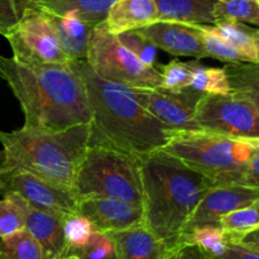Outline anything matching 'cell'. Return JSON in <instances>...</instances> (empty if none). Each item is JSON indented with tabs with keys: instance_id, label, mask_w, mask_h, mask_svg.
Returning a JSON list of instances; mask_svg holds the SVG:
<instances>
[{
	"instance_id": "1",
	"label": "cell",
	"mask_w": 259,
	"mask_h": 259,
	"mask_svg": "<svg viewBox=\"0 0 259 259\" xmlns=\"http://www.w3.org/2000/svg\"><path fill=\"white\" fill-rule=\"evenodd\" d=\"M85 83L91 110L89 146H101L136 157L163 148L175 131L152 115L134 89L101 78L85 60H71Z\"/></svg>"
},
{
	"instance_id": "2",
	"label": "cell",
	"mask_w": 259,
	"mask_h": 259,
	"mask_svg": "<svg viewBox=\"0 0 259 259\" xmlns=\"http://www.w3.org/2000/svg\"><path fill=\"white\" fill-rule=\"evenodd\" d=\"M0 78L24 114V126L62 131L91 120L85 83L72 63L27 65L0 56Z\"/></svg>"
},
{
	"instance_id": "3",
	"label": "cell",
	"mask_w": 259,
	"mask_h": 259,
	"mask_svg": "<svg viewBox=\"0 0 259 259\" xmlns=\"http://www.w3.org/2000/svg\"><path fill=\"white\" fill-rule=\"evenodd\" d=\"M143 225L167 248L180 242L190 218L214 185L162 149L139 157Z\"/></svg>"
},
{
	"instance_id": "4",
	"label": "cell",
	"mask_w": 259,
	"mask_h": 259,
	"mask_svg": "<svg viewBox=\"0 0 259 259\" xmlns=\"http://www.w3.org/2000/svg\"><path fill=\"white\" fill-rule=\"evenodd\" d=\"M90 123L62 131L29 128L0 132L2 166L27 169L76 194L78 166L89 147Z\"/></svg>"
},
{
	"instance_id": "5",
	"label": "cell",
	"mask_w": 259,
	"mask_h": 259,
	"mask_svg": "<svg viewBox=\"0 0 259 259\" xmlns=\"http://www.w3.org/2000/svg\"><path fill=\"white\" fill-rule=\"evenodd\" d=\"M162 151L206 177L214 186L240 185L254 153L252 147L240 139L204 131H175Z\"/></svg>"
},
{
	"instance_id": "6",
	"label": "cell",
	"mask_w": 259,
	"mask_h": 259,
	"mask_svg": "<svg viewBox=\"0 0 259 259\" xmlns=\"http://www.w3.org/2000/svg\"><path fill=\"white\" fill-rule=\"evenodd\" d=\"M76 194L114 197L143 206L139 157L101 146H89L78 166Z\"/></svg>"
},
{
	"instance_id": "7",
	"label": "cell",
	"mask_w": 259,
	"mask_h": 259,
	"mask_svg": "<svg viewBox=\"0 0 259 259\" xmlns=\"http://www.w3.org/2000/svg\"><path fill=\"white\" fill-rule=\"evenodd\" d=\"M85 61L101 78L123 83L132 89H156L162 86V75L156 66L142 62L126 50L104 23L91 30Z\"/></svg>"
},
{
	"instance_id": "8",
	"label": "cell",
	"mask_w": 259,
	"mask_h": 259,
	"mask_svg": "<svg viewBox=\"0 0 259 259\" xmlns=\"http://www.w3.org/2000/svg\"><path fill=\"white\" fill-rule=\"evenodd\" d=\"M13 51V58L27 65H67L71 58L57 39L50 17L28 8L22 19L4 35Z\"/></svg>"
},
{
	"instance_id": "9",
	"label": "cell",
	"mask_w": 259,
	"mask_h": 259,
	"mask_svg": "<svg viewBox=\"0 0 259 259\" xmlns=\"http://www.w3.org/2000/svg\"><path fill=\"white\" fill-rule=\"evenodd\" d=\"M200 129L235 139L259 138V114L233 95L204 94L195 109Z\"/></svg>"
},
{
	"instance_id": "10",
	"label": "cell",
	"mask_w": 259,
	"mask_h": 259,
	"mask_svg": "<svg viewBox=\"0 0 259 259\" xmlns=\"http://www.w3.org/2000/svg\"><path fill=\"white\" fill-rule=\"evenodd\" d=\"M15 192L32 206L55 214H76L80 197L27 169L17 167H0V195Z\"/></svg>"
},
{
	"instance_id": "11",
	"label": "cell",
	"mask_w": 259,
	"mask_h": 259,
	"mask_svg": "<svg viewBox=\"0 0 259 259\" xmlns=\"http://www.w3.org/2000/svg\"><path fill=\"white\" fill-rule=\"evenodd\" d=\"M134 91L139 103L172 131H201L195 120V109L204 94L190 88L180 93H171L162 88L134 89Z\"/></svg>"
},
{
	"instance_id": "12",
	"label": "cell",
	"mask_w": 259,
	"mask_h": 259,
	"mask_svg": "<svg viewBox=\"0 0 259 259\" xmlns=\"http://www.w3.org/2000/svg\"><path fill=\"white\" fill-rule=\"evenodd\" d=\"M78 214L94 229L104 233L119 232L143 224V206L114 197H83L78 200Z\"/></svg>"
},
{
	"instance_id": "13",
	"label": "cell",
	"mask_w": 259,
	"mask_h": 259,
	"mask_svg": "<svg viewBox=\"0 0 259 259\" xmlns=\"http://www.w3.org/2000/svg\"><path fill=\"white\" fill-rule=\"evenodd\" d=\"M259 200V189L244 185L212 186L190 218L187 229L202 224H218L223 215ZM184 234V233H182Z\"/></svg>"
},
{
	"instance_id": "14",
	"label": "cell",
	"mask_w": 259,
	"mask_h": 259,
	"mask_svg": "<svg viewBox=\"0 0 259 259\" xmlns=\"http://www.w3.org/2000/svg\"><path fill=\"white\" fill-rule=\"evenodd\" d=\"M157 48L174 56L207 57L197 24L157 20L147 27L137 29Z\"/></svg>"
},
{
	"instance_id": "15",
	"label": "cell",
	"mask_w": 259,
	"mask_h": 259,
	"mask_svg": "<svg viewBox=\"0 0 259 259\" xmlns=\"http://www.w3.org/2000/svg\"><path fill=\"white\" fill-rule=\"evenodd\" d=\"M3 196H10L23 210L25 229L43 245L52 259H58L65 253L63 219L65 217L32 206L27 200L15 192H8Z\"/></svg>"
},
{
	"instance_id": "16",
	"label": "cell",
	"mask_w": 259,
	"mask_h": 259,
	"mask_svg": "<svg viewBox=\"0 0 259 259\" xmlns=\"http://www.w3.org/2000/svg\"><path fill=\"white\" fill-rule=\"evenodd\" d=\"M158 20L156 0H115L109 8L104 25L109 33L137 30Z\"/></svg>"
},
{
	"instance_id": "17",
	"label": "cell",
	"mask_w": 259,
	"mask_h": 259,
	"mask_svg": "<svg viewBox=\"0 0 259 259\" xmlns=\"http://www.w3.org/2000/svg\"><path fill=\"white\" fill-rule=\"evenodd\" d=\"M108 234L116 259H163L168 249L143 224Z\"/></svg>"
},
{
	"instance_id": "18",
	"label": "cell",
	"mask_w": 259,
	"mask_h": 259,
	"mask_svg": "<svg viewBox=\"0 0 259 259\" xmlns=\"http://www.w3.org/2000/svg\"><path fill=\"white\" fill-rule=\"evenodd\" d=\"M115 0H28V7L51 15H73L82 22L96 25L104 22Z\"/></svg>"
},
{
	"instance_id": "19",
	"label": "cell",
	"mask_w": 259,
	"mask_h": 259,
	"mask_svg": "<svg viewBox=\"0 0 259 259\" xmlns=\"http://www.w3.org/2000/svg\"><path fill=\"white\" fill-rule=\"evenodd\" d=\"M217 0H156L158 20L184 24H214Z\"/></svg>"
},
{
	"instance_id": "20",
	"label": "cell",
	"mask_w": 259,
	"mask_h": 259,
	"mask_svg": "<svg viewBox=\"0 0 259 259\" xmlns=\"http://www.w3.org/2000/svg\"><path fill=\"white\" fill-rule=\"evenodd\" d=\"M57 39L66 55L71 60H83L88 53V43L91 30L95 25L82 22L73 15H51Z\"/></svg>"
},
{
	"instance_id": "21",
	"label": "cell",
	"mask_w": 259,
	"mask_h": 259,
	"mask_svg": "<svg viewBox=\"0 0 259 259\" xmlns=\"http://www.w3.org/2000/svg\"><path fill=\"white\" fill-rule=\"evenodd\" d=\"M230 85V95L247 101L259 114V65L229 62L224 66Z\"/></svg>"
},
{
	"instance_id": "22",
	"label": "cell",
	"mask_w": 259,
	"mask_h": 259,
	"mask_svg": "<svg viewBox=\"0 0 259 259\" xmlns=\"http://www.w3.org/2000/svg\"><path fill=\"white\" fill-rule=\"evenodd\" d=\"M214 25L247 58V62L259 65V28H250L245 23L228 19L217 20Z\"/></svg>"
},
{
	"instance_id": "23",
	"label": "cell",
	"mask_w": 259,
	"mask_h": 259,
	"mask_svg": "<svg viewBox=\"0 0 259 259\" xmlns=\"http://www.w3.org/2000/svg\"><path fill=\"white\" fill-rule=\"evenodd\" d=\"M180 240L194 244L211 259H219L232 244L230 238L219 224H202L184 232Z\"/></svg>"
},
{
	"instance_id": "24",
	"label": "cell",
	"mask_w": 259,
	"mask_h": 259,
	"mask_svg": "<svg viewBox=\"0 0 259 259\" xmlns=\"http://www.w3.org/2000/svg\"><path fill=\"white\" fill-rule=\"evenodd\" d=\"M0 259H52L27 229L0 238Z\"/></svg>"
},
{
	"instance_id": "25",
	"label": "cell",
	"mask_w": 259,
	"mask_h": 259,
	"mask_svg": "<svg viewBox=\"0 0 259 259\" xmlns=\"http://www.w3.org/2000/svg\"><path fill=\"white\" fill-rule=\"evenodd\" d=\"M189 63L192 70V81L189 86L191 90L207 95H229L230 85L224 67H207L199 58Z\"/></svg>"
},
{
	"instance_id": "26",
	"label": "cell",
	"mask_w": 259,
	"mask_h": 259,
	"mask_svg": "<svg viewBox=\"0 0 259 259\" xmlns=\"http://www.w3.org/2000/svg\"><path fill=\"white\" fill-rule=\"evenodd\" d=\"M218 224L229 235L230 242L237 243L243 235L259 228V200L223 215Z\"/></svg>"
},
{
	"instance_id": "27",
	"label": "cell",
	"mask_w": 259,
	"mask_h": 259,
	"mask_svg": "<svg viewBox=\"0 0 259 259\" xmlns=\"http://www.w3.org/2000/svg\"><path fill=\"white\" fill-rule=\"evenodd\" d=\"M207 57L229 62H247V58L228 42L214 24H197Z\"/></svg>"
},
{
	"instance_id": "28",
	"label": "cell",
	"mask_w": 259,
	"mask_h": 259,
	"mask_svg": "<svg viewBox=\"0 0 259 259\" xmlns=\"http://www.w3.org/2000/svg\"><path fill=\"white\" fill-rule=\"evenodd\" d=\"M215 22L220 19L235 20L259 28L258 0H217L212 10Z\"/></svg>"
},
{
	"instance_id": "29",
	"label": "cell",
	"mask_w": 259,
	"mask_h": 259,
	"mask_svg": "<svg viewBox=\"0 0 259 259\" xmlns=\"http://www.w3.org/2000/svg\"><path fill=\"white\" fill-rule=\"evenodd\" d=\"M94 227L83 215L71 214L63 219V235H65L66 254H78L86 245L94 233Z\"/></svg>"
},
{
	"instance_id": "30",
	"label": "cell",
	"mask_w": 259,
	"mask_h": 259,
	"mask_svg": "<svg viewBox=\"0 0 259 259\" xmlns=\"http://www.w3.org/2000/svg\"><path fill=\"white\" fill-rule=\"evenodd\" d=\"M162 75V89L180 93L191 85L192 70L189 62H182L179 60H172L166 65H157Z\"/></svg>"
},
{
	"instance_id": "31",
	"label": "cell",
	"mask_w": 259,
	"mask_h": 259,
	"mask_svg": "<svg viewBox=\"0 0 259 259\" xmlns=\"http://www.w3.org/2000/svg\"><path fill=\"white\" fill-rule=\"evenodd\" d=\"M115 37L126 50L136 55L142 62L154 66L157 47L153 43L149 42L139 30H128V32L119 33Z\"/></svg>"
},
{
	"instance_id": "32",
	"label": "cell",
	"mask_w": 259,
	"mask_h": 259,
	"mask_svg": "<svg viewBox=\"0 0 259 259\" xmlns=\"http://www.w3.org/2000/svg\"><path fill=\"white\" fill-rule=\"evenodd\" d=\"M25 229L23 210L10 196L0 200V238Z\"/></svg>"
},
{
	"instance_id": "33",
	"label": "cell",
	"mask_w": 259,
	"mask_h": 259,
	"mask_svg": "<svg viewBox=\"0 0 259 259\" xmlns=\"http://www.w3.org/2000/svg\"><path fill=\"white\" fill-rule=\"evenodd\" d=\"M80 259H109L114 253V244L108 233L94 230L85 247L78 253Z\"/></svg>"
},
{
	"instance_id": "34",
	"label": "cell",
	"mask_w": 259,
	"mask_h": 259,
	"mask_svg": "<svg viewBox=\"0 0 259 259\" xmlns=\"http://www.w3.org/2000/svg\"><path fill=\"white\" fill-rule=\"evenodd\" d=\"M28 8V0H0V34L13 29Z\"/></svg>"
},
{
	"instance_id": "35",
	"label": "cell",
	"mask_w": 259,
	"mask_h": 259,
	"mask_svg": "<svg viewBox=\"0 0 259 259\" xmlns=\"http://www.w3.org/2000/svg\"><path fill=\"white\" fill-rule=\"evenodd\" d=\"M163 259H211L194 244L180 240L176 245L168 248Z\"/></svg>"
},
{
	"instance_id": "36",
	"label": "cell",
	"mask_w": 259,
	"mask_h": 259,
	"mask_svg": "<svg viewBox=\"0 0 259 259\" xmlns=\"http://www.w3.org/2000/svg\"><path fill=\"white\" fill-rule=\"evenodd\" d=\"M240 185L259 189V153H253L250 157Z\"/></svg>"
},
{
	"instance_id": "37",
	"label": "cell",
	"mask_w": 259,
	"mask_h": 259,
	"mask_svg": "<svg viewBox=\"0 0 259 259\" xmlns=\"http://www.w3.org/2000/svg\"><path fill=\"white\" fill-rule=\"evenodd\" d=\"M219 259H259V252L242 244L232 243Z\"/></svg>"
},
{
	"instance_id": "38",
	"label": "cell",
	"mask_w": 259,
	"mask_h": 259,
	"mask_svg": "<svg viewBox=\"0 0 259 259\" xmlns=\"http://www.w3.org/2000/svg\"><path fill=\"white\" fill-rule=\"evenodd\" d=\"M237 244H242L244 245V247L252 248V249L258 250L259 252V228L258 229L253 230V232L248 233V234L243 235V237L238 240Z\"/></svg>"
},
{
	"instance_id": "39",
	"label": "cell",
	"mask_w": 259,
	"mask_h": 259,
	"mask_svg": "<svg viewBox=\"0 0 259 259\" xmlns=\"http://www.w3.org/2000/svg\"><path fill=\"white\" fill-rule=\"evenodd\" d=\"M58 259H80L77 254H66V255H62V257H60Z\"/></svg>"
},
{
	"instance_id": "40",
	"label": "cell",
	"mask_w": 259,
	"mask_h": 259,
	"mask_svg": "<svg viewBox=\"0 0 259 259\" xmlns=\"http://www.w3.org/2000/svg\"><path fill=\"white\" fill-rule=\"evenodd\" d=\"M3 162H4V152L0 151V167H2Z\"/></svg>"
},
{
	"instance_id": "41",
	"label": "cell",
	"mask_w": 259,
	"mask_h": 259,
	"mask_svg": "<svg viewBox=\"0 0 259 259\" xmlns=\"http://www.w3.org/2000/svg\"><path fill=\"white\" fill-rule=\"evenodd\" d=\"M109 259H116V258H115V255H113V257H110Z\"/></svg>"
},
{
	"instance_id": "42",
	"label": "cell",
	"mask_w": 259,
	"mask_h": 259,
	"mask_svg": "<svg viewBox=\"0 0 259 259\" xmlns=\"http://www.w3.org/2000/svg\"><path fill=\"white\" fill-rule=\"evenodd\" d=\"M258 2H259V0H258Z\"/></svg>"
}]
</instances>
